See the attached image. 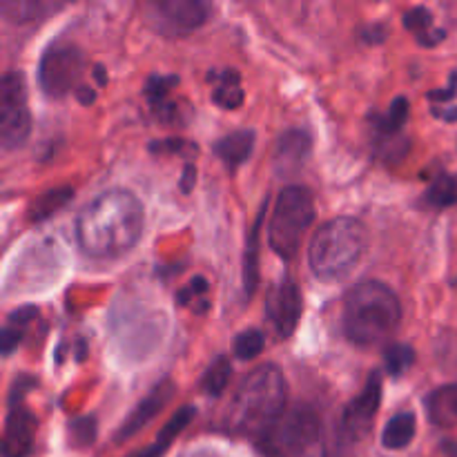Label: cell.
<instances>
[{"label": "cell", "instance_id": "obj_1", "mask_svg": "<svg viewBox=\"0 0 457 457\" xmlns=\"http://www.w3.org/2000/svg\"><path fill=\"white\" fill-rule=\"evenodd\" d=\"M145 212L137 195L123 187L101 192L76 214V244L92 259H116L141 241Z\"/></svg>", "mask_w": 457, "mask_h": 457}, {"label": "cell", "instance_id": "obj_2", "mask_svg": "<svg viewBox=\"0 0 457 457\" xmlns=\"http://www.w3.org/2000/svg\"><path fill=\"white\" fill-rule=\"evenodd\" d=\"M400 321V297L382 281H361L344 297L342 328L355 346L370 348L388 342Z\"/></svg>", "mask_w": 457, "mask_h": 457}, {"label": "cell", "instance_id": "obj_3", "mask_svg": "<svg viewBox=\"0 0 457 457\" xmlns=\"http://www.w3.org/2000/svg\"><path fill=\"white\" fill-rule=\"evenodd\" d=\"M286 378L277 364H262L239 384L228 409V428L254 440L286 413Z\"/></svg>", "mask_w": 457, "mask_h": 457}, {"label": "cell", "instance_id": "obj_4", "mask_svg": "<svg viewBox=\"0 0 457 457\" xmlns=\"http://www.w3.org/2000/svg\"><path fill=\"white\" fill-rule=\"evenodd\" d=\"M370 244L369 228L355 217H337L315 232L308 250V263L317 279L337 281L346 277Z\"/></svg>", "mask_w": 457, "mask_h": 457}, {"label": "cell", "instance_id": "obj_5", "mask_svg": "<svg viewBox=\"0 0 457 457\" xmlns=\"http://www.w3.org/2000/svg\"><path fill=\"white\" fill-rule=\"evenodd\" d=\"M315 221V199L306 186H288L281 190L272 210L268 241L281 259H293L302 248L308 228Z\"/></svg>", "mask_w": 457, "mask_h": 457}, {"label": "cell", "instance_id": "obj_6", "mask_svg": "<svg viewBox=\"0 0 457 457\" xmlns=\"http://www.w3.org/2000/svg\"><path fill=\"white\" fill-rule=\"evenodd\" d=\"M320 440V415L311 406H295L259 437L257 445L268 457H306Z\"/></svg>", "mask_w": 457, "mask_h": 457}, {"label": "cell", "instance_id": "obj_7", "mask_svg": "<svg viewBox=\"0 0 457 457\" xmlns=\"http://www.w3.org/2000/svg\"><path fill=\"white\" fill-rule=\"evenodd\" d=\"M85 71L83 49L70 40L47 45L38 61V83L47 96L61 98L80 87Z\"/></svg>", "mask_w": 457, "mask_h": 457}, {"label": "cell", "instance_id": "obj_8", "mask_svg": "<svg viewBox=\"0 0 457 457\" xmlns=\"http://www.w3.org/2000/svg\"><path fill=\"white\" fill-rule=\"evenodd\" d=\"M31 132V112L27 103V80L21 70H12L0 80V143L16 150Z\"/></svg>", "mask_w": 457, "mask_h": 457}, {"label": "cell", "instance_id": "obj_9", "mask_svg": "<svg viewBox=\"0 0 457 457\" xmlns=\"http://www.w3.org/2000/svg\"><path fill=\"white\" fill-rule=\"evenodd\" d=\"M34 379L21 375L13 379V386L9 391L7 418H4L3 433V457H27L34 449V437L38 420L31 413L25 402L27 388L34 386Z\"/></svg>", "mask_w": 457, "mask_h": 457}, {"label": "cell", "instance_id": "obj_10", "mask_svg": "<svg viewBox=\"0 0 457 457\" xmlns=\"http://www.w3.org/2000/svg\"><path fill=\"white\" fill-rule=\"evenodd\" d=\"M382 404V375L373 373L357 397H353L339 418V445L348 446L361 442L373 428Z\"/></svg>", "mask_w": 457, "mask_h": 457}, {"label": "cell", "instance_id": "obj_11", "mask_svg": "<svg viewBox=\"0 0 457 457\" xmlns=\"http://www.w3.org/2000/svg\"><path fill=\"white\" fill-rule=\"evenodd\" d=\"M210 4L201 0H159L150 4V21L154 29L168 36H186L205 25Z\"/></svg>", "mask_w": 457, "mask_h": 457}, {"label": "cell", "instance_id": "obj_12", "mask_svg": "<svg viewBox=\"0 0 457 457\" xmlns=\"http://www.w3.org/2000/svg\"><path fill=\"white\" fill-rule=\"evenodd\" d=\"M302 312L303 299L302 293H299V286L293 279H284L270 290L266 302V315L272 328H275L277 337L288 339L297 330Z\"/></svg>", "mask_w": 457, "mask_h": 457}, {"label": "cell", "instance_id": "obj_13", "mask_svg": "<svg viewBox=\"0 0 457 457\" xmlns=\"http://www.w3.org/2000/svg\"><path fill=\"white\" fill-rule=\"evenodd\" d=\"M174 393H177V386H174L172 379H163V382L156 384V386L134 406L132 413H129L128 418H125V422L119 427V431H116L114 436L116 445L129 440V437L137 436L143 427H147V424L170 404Z\"/></svg>", "mask_w": 457, "mask_h": 457}, {"label": "cell", "instance_id": "obj_14", "mask_svg": "<svg viewBox=\"0 0 457 457\" xmlns=\"http://www.w3.org/2000/svg\"><path fill=\"white\" fill-rule=\"evenodd\" d=\"M195 406H183V409H179L177 413L168 420V424L161 428L159 436H156V440L152 442V445H147L145 449L141 451H134V453H129L128 457H163L168 453L170 446H172V442L177 440V437L186 431L187 424L195 420Z\"/></svg>", "mask_w": 457, "mask_h": 457}, {"label": "cell", "instance_id": "obj_15", "mask_svg": "<svg viewBox=\"0 0 457 457\" xmlns=\"http://www.w3.org/2000/svg\"><path fill=\"white\" fill-rule=\"evenodd\" d=\"M254 150V132L253 129H237L226 134L214 143V154L226 163L228 170H237L250 159Z\"/></svg>", "mask_w": 457, "mask_h": 457}, {"label": "cell", "instance_id": "obj_16", "mask_svg": "<svg viewBox=\"0 0 457 457\" xmlns=\"http://www.w3.org/2000/svg\"><path fill=\"white\" fill-rule=\"evenodd\" d=\"M308 152H311V137H308L303 129H288L286 134H281V138L277 141L275 150V165L281 172H290V170H297L299 165L306 161Z\"/></svg>", "mask_w": 457, "mask_h": 457}, {"label": "cell", "instance_id": "obj_17", "mask_svg": "<svg viewBox=\"0 0 457 457\" xmlns=\"http://www.w3.org/2000/svg\"><path fill=\"white\" fill-rule=\"evenodd\" d=\"M428 418L436 427H457V384L436 388L427 400Z\"/></svg>", "mask_w": 457, "mask_h": 457}, {"label": "cell", "instance_id": "obj_18", "mask_svg": "<svg viewBox=\"0 0 457 457\" xmlns=\"http://www.w3.org/2000/svg\"><path fill=\"white\" fill-rule=\"evenodd\" d=\"M210 80H214V92L212 101L217 103L223 110H237L244 103L245 94L241 89V76L235 70H223V71H212L208 76Z\"/></svg>", "mask_w": 457, "mask_h": 457}, {"label": "cell", "instance_id": "obj_19", "mask_svg": "<svg viewBox=\"0 0 457 457\" xmlns=\"http://www.w3.org/2000/svg\"><path fill=\"white\" fill-rule=\"evenodd\" d=\"M418 431V418L411 411H402L395 418L388 420L386 428L382 433V445L388 451H402L413 442Z\"/></svg>", "mask_w": 457, "mask_h": 457}, {"label": "cell", "instance_id": "obj_20", "mask_svg": "<svg viewBox=\"0 0 457 457\" xmlns=\"http://www.w3.org/2000/svg\"><path fill=\"white\" fill-rule=\"evenodd\" d=\"M71 196H74V187L70 186L54 187V190L43 192V195L36 196L29 204V208H27V219H29V221H45V219L52 217L54 212L65 208L67 201H71Z\"/></svg>", "mask_w": 457, "mask_h": 457}, {"label": "cell", "instance_id": "obj_21", "mask_svg": "<svg viewBox=\"0 0 457 457\" xmlns=\"http://www.w3.org/2000/svg\"><path fill=\"white\" fill-rule=\"evenodd\" d=\"M263 214H266V205L262 208L253 230H250L248 245H245V254H244V286L248 297H253L254 288H257L259 284V235H262Z\"/></svg>", "mask_w": 457, "mask_h": 457}, {"label": "cell", "instance_id": "obj_22", "mask_svg": "<svg viewBox=\"0 0 457 457\" xmlns=\"http://www.w3.org/2000/svg\"><path fill=\"white\" fill-rule=\"evenodd\" d=\"M61 9V4H54V3H27V0H4L0 4V12L3 16L7 18L9 22H31V21H38V18H45L47 13L56 12Z\"/></svg>", "mask_w": 457, "mask_h": 457}, {"label": "cell", "instance_id": "obj_23", "mask_svg": "<svg viewBox=\"0 0 457 457\" xmlns=\"http://www.w3.org/2000/svg\"><path fill=\"white\" fill-rule=\"evenodd\" d=\"M409 98L397 96L395 101L391 103L386 114H378V112H375V114L370 116V120H373V128L378 129L382 137H397L400 129L406 125V120H409Z\"/></svg>", "mask_w": 457, "mask_h": 457}, {"label": "cell", "instance_id": "obj_24", "mask_svg": "<svg viewBox=\"0 0 457 457\" xmlns=\"http://www.w3.org/2000/svg\"><path fill=\"white\" fill-rule=\"evenodd\" d=\"M230 379H232V361L228 360L226 355H219L217 360L205 369L204 378H201L199 382V388L204 395L219 397L223 395V391L228 388Z\"/></svg>", "mask_w": 457, "mask_h": 457}, {"label": "cell", "instance_id": "obj_25", "mask_svg": "<svg viewBox=\"0 0 457 457\" xmlns=\"http://www.w3.org/2000/svg\"><path fill=\"white\" fill-rule=\"evenodd\" d=\"M427 204L431 208L445 210L451 205H457V174H442L436 181L428 186L427 195H424Z\"/></svg>", "mask_w": 457, "mask_h": 457}, {"label": "cell", "instance_id": "obj_26", "mask_svg": "<svg viewBox=\"0 0 457 457\" xmlns=\"http://www.w3.org/2000/svg\"><path fill=\"white\" fill-rule=\"evenodd\" d=\"M263 348H266V335L257 328H248L239 333L235 337V344H232L235 357L241 361L254 360L257 355H262Z\"/></svg>", "mask_w": 457, "mask_h": 457}, {"label": "cell", "instance_id": "obj_27", "mask_svg": "<svg viewBox=\"0 0 457 457\" xmlns=\"http://www.w3.org/2000/svg\"><path fill=\"white\" fill-rule=\"evenodd\" d=\"M415 361V351L409 346V344H391L386 346V353H384V364H386L388 375L393 378H400L406 370L413 366Z\"/></svg>", "mask_w": 457, "mask_h": 457}, {"label": "cell", "instance_id": "obj_28", "mask_svg": "<svg viewBox=\"0 0 457 457\" xmlns=\"http://www.w3.org/2000/svg\"><path fill=\"white\" fill-rule=\"evenodd\" d=\"M67 433H70V445L74 449H87L96 440V420L92 415L71 420L70 427H67Z\"/></svg>", "mask_w": 457, "mask_h": 457}, {"label": "cell", "instance_id": "obj_29", "mask_svg": "<svg viewBox=\"0 0 457 457\" xmlns=\"http://www.w3.org/2000/svg\"><path fill=\"white\" fill-rule=\"evenodd\" d=\"M179 83V76L174 74H154L150 76V79L145 80V87H143V92H145L147 101H150V105H156V103H163L168 101V94L172 92L174 85Z\"/></svg>", "mask_w": 457, "mask_h": 457}, {"label": "cell", "instance_id": "obj_30", "mask_svg": "<svg viewBox=\"0 0 457 457\" xmlns=\"http://www.w3.org/2000/svg\"><path fill=\"white\" fill-rule=\"evenodd\" d=\"M404 27L413 31L415 38H422L433 31V13L427 7H413L404 13Z\"/></svg>", "mask_w": 457, "mask_h": 457}, {"label": "cell", "instance_id": "obj_31", "mask_svg": "<svg viewBox=\"0 0 457 457\" xmlns=\"http://www.w3.org/2000/svg\"><path fill=\"white\" fill-rule=\"evenodd\" d=\"M147 150L152 154H195L196 147L192 145L190 141L186 138H179V137H170V138H161V141H152L147 145Z\"/></svg>", "mask_w": 457, "mask_h": 457}, {"label": "cell", "instance_id": "obj_32", "mask_svg": "<svg viewBox=\"0 0 457 457\" xmlns=\"http://www.w3.org/2000/svg\"><path fill=\"white\" fill-rule=\"evenodd\" d=\"M210 290L208 286V279L205 277H195V279L190 281V284L186 286L183 290H179L177 293V303L179 306H190L192 299L195 297H201V295H205Z\"/></svg>", "mask_w": 457, "mask_h": 457}, {"label": "cell", "instance_id": "obj_33", "mask_svg": "<svg viewBox=\"0 0 457 457\" xmlns=\"http://www.w3.org/2000/svg\"><path fill=\"white\" fill-rule=\"evenodd\" d=\"M152 112L163 125H174L181 120V107H179L177 101L156 103V105H152Z\"/></svg>", "mask_w": 457, "mask_h": 457}, {"label": "cell", "instance_id": "obj_34", "mask_svg": "<svg viewBox=\"0 0 457 457\" xmlns=\"http://www.w3.org/2000/svg\"><path fill=\"white\" fill-rule=\"evenodd\" d=\"M25 337V328H18V326L4 324L3 333H0V344H3V355H12L13 348H18V344Z\"/></svg>", "mask_w": 457, "mask_h": 457}, {"label": "cell", "instance_id": "obj_35", "mask_svg": "<svg viewBox=\"0 0 457 457\" xmlns=\"http://www.w3.org/2000/svg\"><path fill=\"white\" fill-rule=\"evenodd\" d=\"M38 317V308L36 306H22V308H16V311L9 312L7 317V324L12 326H18V328H27V326L31 324V321Z\"/></svg>", "mask_w": 457, "mask_h": 457}, {"label": "cell", "instance_id": "obj_36", "mask_svg": "<svg viewBox=\"0 0 457 457\" xmlns=\"http://www.w3.org/2000/svg\"><path fill=\"white\" fill-rule=\"evenodd\" d=\"M195 186H196V165L187 161V163L183 165L181 179H179V187H181L183 195H190V192L195 190Z\"/></svg>", "mask_w": 457, "mask_h": 457}, {"label": "cell", "instance_id": "obj_37", "mask_svg": "<svg viewBox=\"0 0 457 457\" xmlns=\"http://www.w3.org/2000/svg\"><path fill=\"white\" fill-rule=\"evenodd\" d=\"M74 94L76 98H79L80 105H92V103L96 101V92H94L92 85H80Z\"/></svg>", "mask_w": 457, "mask_h": 457}, {"label": "cell", "instance_id": "obj_38", "mask_svg": "<svg viewBox=\"0 0 457 457\" xmlns=\"http://www.w3.org/2000/svg\"><path fill=\"white\" fill-rule=\"evenodd\" d=\"M94 79L98 80V85H107V74H105V67L101 65V62H96V65H94Z\"/></svg>", "mask_w": 457, "mask_h": 457}, {"label": "cell", "instance_id": "obj_39", "mask_svg": "<svg viewBox=\"0 0 457 457\" xmlns=\"http://www.w3.org/2000/svg\"><path fill=\"white\" fill-rule=\"evenodd\" d=\"M378 31H386V29H384V27H370V29H369V34H378ZM361 38H364V40H369V43H379V40H382V38H379V36H366V34H361Z\"/></svg>", "mask_w": 457, "mask_h": 457}]
</instances>
